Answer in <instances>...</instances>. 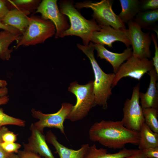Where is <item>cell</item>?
Returning a JSON list of instances; mask_svg holds the SVG:
<instances>
[{
	"instance_id": "cell-1",
	"label": "cell",
	"mask_w": 158,
	"mask_h": 158,
	"mask_svg": "<svg viewBox=\"0 0 158 158\" xmlns=\"http://www.w3.org/2000/svg\"><path fill=\"white\" fill-rule=\"evenodd\" d=\"M89 139L110 148L122 149L130 143L138 145L139 132L125 127L121 121L102 120L94 123L89 131Z\"/></svg>"
},
{
	"instance_id": "cell-2",
	"label": "cell",
	"mask_w": 158,
	"mask_h": 158,
	"mask_svg": "<svg viewBox=\"0 0 158 158\" xmlns=\"http://www.w3.org/2000/svg\"><path fill=\"white\" fill-rule=\"evenodd\" d=\"M77 46L89 59L92 66L95 77L93 86L96 105L106 109L108 107L107 101L112 94V84L115 74H107L99 66L95 57L93 43L90 42L87 46L78 44Z\"/></svg>"
},
{
	"instance_id": "cell-3",
	"label": "cell",
	"mask_w": 158,
	"mask_h": 158,
	"mask_svg": "<svg viewBox=\"0 0 158 158\" xmlns=\"http://www.w3.org/2000/svg\"><path fill=\"white\" fill-rule=\"evenodd\" d=\"M59 9L62 14L68 17L70 23L69 28L63 32L61 38L76 36L82 39L84 45H88L92 33L99 31L100 26L93 19L88 20L84 17L75 8L72 1H61Z\"/></svg>"
},
{
	"instance_id": "cell-4",
	"label": "cell",
	"mask_w": 158,
	"mask_h": 158,
	"mask_svg": "<svg viewBox=\"0 0 158 158\" xmlns=\"http://www.w3.org/2000/svg\"><path fill=\"white\" fill-rule=\"evenodd\" d=\"M68 91L75 95L76 102L66 119L72 122L81 120L96 105L93 81H90L85 85H80L74 81L70 84Z\"/></svg>"
},
{
	"instance_id": "cell-5",
	"label": "cell",
	"mask_w": 158,
	"mask_h": 158,
	"mask_svg": "<svg viewBox=\"0 0 158 158\" xmlns=\"http://www.w3.org/2000/svg\"><path fill=\"white\" fill-rule=\"evenodd\" d=\"M29 20L28 28L15 47L16 49L21 46H33L44 43L55 35V27L50 20L34 15L29 17Z\"/></svg>"
},
{
	"instance_id": "cell-6",
	"label": "cell",
	"mask_w": 158,
	"mask_h": 158,
	"mask_svg": "<svg viewBox=\"0 0 158 158\" xmlns=\"http://www.w3.org/2000/svg\"><path fill=\"white\" fill-rule=\"evenodd\" d=\"M114 1L102 0L99 2L85 1L75 3V6L80 9L90 8L93 11L92 16L99 25L110 26L116 29H126V26L114 12Z\"/></svg>"
},
{
	"instance_id": "cell-7",
	"label": "cell",
	"mask_w": 158,
	"mask_h": 158,
	"mask_svg": "<svg viewBox=\"0 0 158 158\" xmlns=\"http://www.w3.org/2000/svg\"><path fill=\"white\" fill-rule=\"evenodd\" d=\"M140 87V83L136 85L133 88L130 99L125 101L123 108V116L121 121L126 128L138 132L145 122L139 101Z\"/></svg>"
},
{
	"instance_id": "cell-8",
	"label": "cell",
	"mask_w": 158,
	"mask_h": 158,
	"mask_svg": "<svg viewBox=\"0 0 158 158\" xmlns=\"http://www.w3.org/2000/svg\"><path fill=\"white\" fill-rule=\"evenodd\" d=\"M73 105L69 103L63 102L60 109L56 112L45 114L35 109L31 110L32 116L39 120L34 124L35 127L44 133V129L46 127L59 129L61 133L65 135L63 123L71 111Z\"/></svg>"
},
{
	"instance_id": "cell-9",
	"label": "cell",
	"mask_w": 158,
	"mask_h": 158,
	"mask_svg": "<svg viewBox=\"0 0 158 158\" xmlns=\"http://www.w3.org/2000/svg\"><path fill=\"white\" fill-rule=\"evenodd\" d=\"M153 68L152 60L140 59L132 55L121 66L115 74L112 88L123 78L129 77L140 80L145 74Z\"/></svg>"
},
{
	"instance_id": "cell-10",
	"label": "cell",
	"mask_w": 158,
	"mask_h": 158,
	"mask_svg": "<svg viewBox=\"0 0 158 158\" xmlns=\"http://www.w3.org/2000/svg\"><path fill=\"white\" fill-rule=\"evenodd\" d=\"M57 1L42 0L35 13H40L43 18L50 20L53 23L56 29V38H61L63 32L70 27L67 18L60 12L57 4Z\"/></svg>"
},
{
	"instance_id": "cell-11",
	"label": "cell",
	"mask_w": 158,
	"mask_h": 158,
	"mask_svg": "<svg viewBox=\"0 0 158 158\" xmlns=\"http://www.w3.org/2000/svg\"><path fill=\"white\" fill-rule=\"evenodd\" d=\"M127 24L128 37L132 47V55L140 59L150 58V47L152 40L150 32H143L133 20Z\"/></svg>"
},
{
	"instance_id": "cell-12",
	"label": "cell",
	"mask_w": 158,
	"mask_h": 158,
	"mask_svg": "<svg viewBox=\"0 0 158 158\" xmlns=\"http://www.w3.org/2000/svg\"><path fill=\"white\" fill-rule=\"evenodd\" d=\"M99 26L100 30L92 32L90 42L103 46L106 45L111 48H113V43L117 41L123 43L127 47L131 45L128 29H116L110 26Z\"/></svg>"
},
{
	"instance_id": "cell-13",
	"label": "cell",
	"mask_w": 158,
	"mask_h": 158,
	"mask_svg": "<svg viewBox=\"0 0 158 158\" xmlns=\"http://www.w3.org/2000/svg\"><path fill=\"white\" fill-rule=\"evenodd\" d=\"M31 132L28 143L24 144L23 150L37 154L44 158H55L47 142L45 136L37 130L32 123L30 127Z\"/></svg>"
},
{
	"instance_id": "cell-14",
	"label": "cell",
	"mask_w": 158,
	"mask_h": 158,
	"mask_svg": "<svg viewBox=\"0 0 158 158\" xmlns=\"http://www.w3.org/2000/svg\"><path fill=\"white\" fill-rule=\"evenodd\" d=\"M94 45L97 52V57L108 62L112 66L114 74L124 62L132 55V49L130 47H127L122 53H118L108 50L101 44H94Z\"/></svg>"
},
{
	"instance_id": "cell-15",
	"label": "cell",
	"mask_w": 158,
	"mask_h": 158,
	"mask_svg": "<svg viewBox=\"0 0 158 158\" xmlns=\"http://www.w3.org/2000/svg\"><path fill=\"white\" fill-rule=\"evenodd\" d=\"M45 137L47 142L54 147L60 158H82L90 146L88 144H85L77 150L68 148L58 141L56 135L50 130L47 132Z\"/></svg>"
},
{
	"instance_id": "cell-16",
	"label": "cell",
	"mask_w": 158,
	"mask_h": 158,
	"mask_svg": "<svg viewBox=\"0 0 158 158\" xmlns=\"http://www.w3.org/2000/svg\"><path fill=\"white\" fill-rule=\"evenodd\" d=\"M150 76L149 87L145 93L140 92L139 99L142 109L153 108L158 109V91L157 88V74L154 68L148 73Z\"/></svg>"
},
{
	"instance_id": "cell-17",
	"label": "cell",
	"mask_w": 158,
	"mask_h": 158,
	"mask_svg": "<svg viewBox=\"0 0 158 158\" xmlns=\"http://www.w3.org/2000/svg\"><path fill=\"white\" fill-rule=\"evenodd\" d=\"M30 13L18 9H11L1 21L4 24L17 29L22 35L28 26L29 17L27 16Z\"/></svg>"
},
{
	"instance_id": "cell-18",
	"label": "cell",
	"mask_w": 158,
	"mask_h": 158,
	"mask_svg": "<svg viewBox=\"0 0 158 158\" xmlns=\"http://www.w3.org/2000/svg\"><path fill=\"white\" fill-rule=\"evenodd\" d=\"M137 150L124 147L117 152L110 154L106 149L97 148L94 144L90 146L82 158H124L132 155Z\"/></svg>"
},
{
	"instance_id": "cell-19",
	"label": "cell",
	"mask_w": 158,
	"mask_h": 158,
	"mask_svg": "<svg viewBox=\"0 0 158 158\" xmlns=\"http://www.w3.org/2000/svg\"><path fill=\"white\" fill-rule=\"evenodd\" d=\"M133 21L142 29L153 30L158 35V9L139 11Z\"/></svg>"
},
{
	"instance_id": "cell-20",
	"label": "cell",
	"mask_w": 158,
	"mask_h": 158,
	"mask_svg": "<svg viewBox=\"0 0 158 158\" xmlns=\"http://www.w3.org/2000/svg\"><path fill=\"white\" fill-rule=\"evenodd\" d=\"M139 150L158 147V133L153 132L144 123L139 132Z\"/></svg>"
},
{
	"instance_id": "cell-21",
	"label": "cell",
	"mask_w": 158,
	"mask_h": 158,
	"mask_svg": "<svg viewBox=\"0 0 158 158\" xmlns=\"http://www.w3.org/2000/svg\"><path fill=\"white\" fill-rule=\"evenodd\" d=\"M21 36L14 34L6 30L0 31V58L3 60H8L13 51L9 47L13 42H17Z\"/></svg>"
},
{
	"instance_id": "cell-22",
	"label": "cell",
	"mask_w": 158,
	"mask_h": 158,
	"mask_svg": "<svg viewBox=\"0 0 158 158\" xmlns=\"http://www.w3.org/2000/svg\"><path fill=\"white\" fill-rule=\"evenodd\" d=\"M121 10L118 15L124 24L133 20L140 11L138 0H120Z\"/></svg>"
},
{
	"instance_id": "cell-23",
	"label": "cell",
	"mask_w": 158,
	"mask_h": 158,
	"mask_svg": "<svg viewBox=\"0 0 158 158\" xmlns=\"http://www.w3.org/2000/svg\"><path fill=\"white\" fill-rule=\"evenodd\" d=\"M41 1L40 0H7L10 10L18 9L30 13H35Z\"/></svg>"
},
{
	"instance_id": "cell-24",
	"label": "cell",
	"mask_w": 158,
	"mask_h": 158,
	"mask_svg": "<svg viewBox=\"0 0 158 158\" xmlns=\"http://www.w3.org/2000/svg\"><path fill=\"white\" fill-rule=\"evenodd\" d=\"M9 100V97L6 95L0 97V105L6 104ZM13 125L20 127L25 126V121L10 116L5 113L0 108V128L6 125Z\"/></svg>"
},
{
	"instance_id": "cell-25",
	"label": "cell",
	"mask_w": 158,
	"mask_h": 158,
	"mask_svg": "<svg viewBox=\"0 0 158 158\" xmlns=\"http://www.w3.org/2000/svg\"><path fill=\"white\" fill-rule=\"evenodd\" d=\"M144 123L154 132L158 133V109L149 108L142 109Z\"/></svg>"
},
{
	"instance_id": "cell-26",
	"label": "cell",
	"mask_w": 158,
	"mask_h": 158,
	"mask_svg": "<svg viewBox=\"0 0 158 158\" xmlns=\"http://www.w3.org/2000/svg\"><path fill=\"white\" fill-rule=\"evenodd\" d=\"M140 11L158 9V0H141L139 1Z\"/></svg>"
},
{
	"instance_id": "cell-27",
	"label": "cell",
	"mask_w": 158,
	"mask_h": 158,
	"mask_svg": "<svg viewBox=\"0 0 158 158\" xmlns=\"http://www.w3.org/2000/svg\"><path fill=\"white\" fill-rule=\"evenodd\" d=\"M0 145L5 151L9 153H17L21 146L20 144L15 142H2Z\"/></svg>"
},
{
	"instance_id": "cell-28",
	"label": "cell",
	"mask_w": 158,
	"mask_h": 158,
	"mask_svg": "<svg viewBox=\"0 0 158 158\" xmlns=\"http://www.w3.org/2000/svg\"><path fill=\"white\" fill-rule=\"evenodd\" d=\"M151 36L154 45L155 52L154 56L152 58L153 65L157 73L158 74V45L157 41V37L154 34L152 33Z\"/></svg>"
},
{
	"instance_id": "cell-29",
	"label": "cell",
	"mask_w": 158,
	"mask_h": 158,
	"mask_svg": "<svg viewBox=\"0 0 158 158\" xmlns=\"http://www.w3.org/2000/svg\"><path fill=\"white\" fill-rule=\"evenodd\" d=\"M142 151L147 158H158V147H150Z\"/></svg>"
},
{
	"instance_id": "cell-30",
	"label": "cell",
	"mask_w": 158,
	"mask_h": 158,
	"mask_svg": "<svg viewBox=\"0 0 158 158\" xmlns=\"http://www.w3.org/2000/svg\"><path fill=\"white\" fill-rule=\"evenodd\" d=\"M17 136L13 132L8 130L3 134L2 140L4 142H15L17 140Z\"/></svg>"
},
{
	"instance_id": "cell-31",
	"label": "cell",
	"mask_w": 158,
	"mask_h": 158,
	"mask_svg": "<svg viewBox=\"0 0 158 158\" xmlns=\"http://www.w3.org/2000/svg\"><path fill=\"white\" fill-rule=\"evenodd\" d=\"M8 130V129L5 126H3L0 128V158H9L12 154L6 152L3 149L0 145L1 143L3 142L2 138L3 134Z\"/></svg>"
},
{
	"instance_id": "cell-32",
	"label": "cell",
	"mask_w": 158,
	"mask_h": 158,
	"mask_svg": "<svg viewBox=\"0 0 158 158\" xmlns=\"http://www.w3.org/2000/svg\"><path fill=\"white\" fill-rule=\"evenodd\" d=\"M9 10L7 1L0 0V21L4 18Z\"/></svg>"
},
{
	"instance_id": "cell-33",
	"label": "cell",
	"mask_w": 158,
	"mask_h": 158,
	"mask_svg": "<svg viewBox=\"0 0 158 158\" xmlns=\"http://www.w3.org/2000/svg\"><path fill=\"white\" fill-rule=\"evenodd\" d=\"M18 158H44L37 154L25 150H19L17 153Z\"/></svg>"
},
{
	"instance_id": "cell-34",
	"label": "cell",
	"mask_w": 158,
	"mask_h": 158,
	"mask_svg": "<svg viewBox=\"0 0 158 158\" xmlns=\"http://www.w3.org/2000/svg\"><path fill=\"white\" fill-rule=\"evenodd\" d=\"M0 29L3 30H6L16 35L21 36L22 35L17 29L11 26L7 25L3 23L0 21Z\"/></svg>"
},
{
	"instance_id": "cell-35",
	"label": "cell",
	"mask_w": 158,
	"mask_h": 158,
	"mask_svg": "<svg viewBox=\"0 0 158 158\" xmlns=\"http://www.w3.org/2000/svg\"><path fill=\"white\" fill-rule=\"evenodd\" d=\"M124 158H147L143 154L142 150L138 149L132 155Z\"/></svg>"
},
{
	"instance_id": "cell-36",
	"label": "cell",
	"mask_w": 158,
	"mask_h": 158,
	"mask_svg": "<svg viewBox=\"0 0 158 158\" xmlns=\"http://www.w3.org/2000/svg\"><path fill=\"white\" fill-rule=\"evenodd\" d=\"M8 92V90L6 87L0 88V97L6 95Z\"/></svg>"
},
{
	"instance_id": "cell-37",
	"label": "cell",
	"mask_w": 158,
	"mask_h": 158,
	"mask_svg": "<svg viewBox=\"0 0 158 158\" xmlns=\"http://www.w3.org/2000/svg\"><path fill=\"white\" fill-rule=\"evenodd\" d=\"M7 84V83L6 80L0 79V87L1 88L6 87Z\"/></svg>"
},
{
	"instance_id": "cell-38",
	"label": "cell",
	"mask_w": 158,
	"mask_h": 158,
	"mask_svg": "<svg viewBox=\"0 0 158 158\" xmlns=\"http://www.w3.org/2000/svg\"><path fill=\"white\" fill-rule=\"evenodd\" d=\"M9 158H18V157L17 154L13 153L11 154Z\"/></svg>"
}]
</instances>
